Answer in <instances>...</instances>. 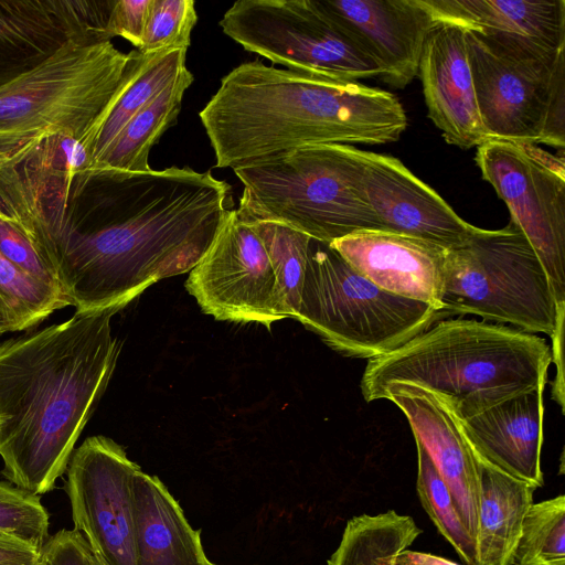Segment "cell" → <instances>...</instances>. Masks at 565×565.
<instances>
[{"mask_svg":"<svg viewBox=\"0 0 565 565\" xmlns=\"http://www.w3.org/2000/svg\"><path fill=\"white\" fill-rule=\"evenodd\" d=\"M211 171L90 169L45 263L78 312L126 307L154 282L189 273L230 213Z\"/></svg>","mask_w":565,"mask_h":565,"instance_id":"cell-1","label":"cell"},{"mask_svg":"<svg viewBox=\"0 0 565 565\" xmlns=\"http://www.w3.org/2000/svg\"><path fill=\"white\" fill-rule=\"evenodd\" d=\"M119 308L0 341V457L8 482L35 495L55 488L114 373Z\"/></svg>","mask_w":565,"mask_h":565,"instance_id":"cell-2","label":"cell"},{"mask_svg":"<svg viewBox=\"0 0 565 565\" xmlns=\"http://www.w3.org/2000/svg\"><path fill=\"white\" fill-rule=\"evenodd\" d=\"M199 117L222 169L311 145L390 143L407 127L387 90L258 60L226 74Z\"/></svg>","mask_w":565,"mask_h":565,"instance_id":"cell-3","label":"cell"},{"mask_svg":"<svg viewBox=\"0 0 565 565\" xmlns=\"http://www.w3.org/2000/svg\"><path fill=\"white\" fill-rule=\"evenodd\" d=\"M551 363V345L536 334L476 319H440L370 359L360 387L372 402L388 385H419L466 418L547 381Z\"/></svg>","mask_w":565,"mask_h":565,"instance_id":"cell-4","label":"cell"},{"mask_svg":"<svg viewBox=\"0 0 565 565\" xmlns=\"http://www.w3.org/2000/svg\"><path fill=\"white\" fill-rule=\"evenodd\" d=\"M361 150L311 145L233 169L243 184L237 214L275 222L332 243L361 231H384L362 189Z\"/></svg>","mask_w":565,"mask_h":565,"instance_id":"cell-5","label":"cell"},{"mask_svg":"<svg viewBox=\"0 0 565 565\" xmlns=\"http://www.w3.org/2000/svg\"><path fill=\"white\" fill-rule=\"evenodd\" d=\"M146 60L111 41H71L0 87V138L62 131L92 157L98 132Z\"/></svg>","mask_w":565,"mask_h":565,"instance_id":"cell-6","label":"cell"},{"mask_svg":"<svg viewBox=\"0 0 565 565\" xmlns=\"http://www.w3.org/2000/svg\"><path fill=\"white\" fill-rule=\"evenodd\" d=\"M446 316L379 288L329 243L311 238L295 319L334 351L358 359L381 356Z\"/></svg>","mask_w":565,"mask_h":565,"instance_id":"cell-7","label":"cell"},{"mask_svg":"<svg viewBox=\"0 0 565 565\" xmlns=\"http://www.w3.org/2000/svg\"><path fill=\"white\" fill-rule=\"evenodd\" d=\"M559 306L539 256L513 221L501 230L481 228L447 249L443 311L551 337Z\"/></svg>","mask_w":565,"mask_h":565,"instance_id":"cell-8","label":"cell"},{"mask_svg":"<svg viewBox=\"0 0 565 565\" xmlns=\"http://www.w3.org/2000/svg\"><path fill=\"white\" fill-rule=\"evenodd\" d=\"M220 26L246 51L290 71L355 82L382 75L373 56L317 0H239Z\"/></svg>","mask_w":565,"mask_h":565,"instance_id":"cell-9","label":"cell"},{"mask_svg":"<svg viewBox=\"0 0 565 565\" xmlns=\"http://www.w3.org/2000/svg\"><path fill=\"white\" fill-rule=\"evenodd\" d=\"M475 160L539 256L557 306L565 305L564 158L536 143L488 138Z\"/></svg>","mask_w":565,"mask_h":565,"instance_id":"cell-10","label":"cell"},{"mask_svg":"<svg viewBox=\"0 0 565 565\" xmlns=\"http://www.w3.org/2000/svg\"><path fill=\"white\" fill-rule=\"evenodd\" d=\"M185 288L201 310L220 321L270 327L289 318L266 247L252 226L231 210Z\"/></svg>","mask_w":565,"mask_h":565,"instance_id":"cell-11","label":"cell"},{"mask_svg":"<svg viewBox=\"0 0 565 565\" xmlns=\"http://www.w3.org/2000/svg\"><path fill=\"white\" fill-rule=\"evenodd\" d=\"M140 470L105 436L86 438L71 456L65 492L74 529L105 565H136L134 481Z\"/></svg>","mask_w":565,"mask_h":565,"instance_id":"cell-12","label":"cell"},{"mask_svg":"<svg viewBox=\"0 0 565 565\" xmlns=\"http://www.w3.org/2000/svg\"><path fill=\"white\" fill-rule=\"evenodd\" d=\"M466 36L488 138L540 143L559 56L554 63L514 61L493 53L475 33L466 31Z\"/></svg>","mask_w":565,"mask_h":565,"instance_id":"cell-13","label":"cell"},{"mask_svg":"<svg viewBox=\"0 0 565 565\" xmlns=\"http://www.w3.org/2000/svg\"><path fill=\"white\" fill-rule=\"evenodd\" d=\"M436 22L475 33L520 62L554 63L565 52V0H426Z\"/></svg>","mask_w":565,"mask_h":565,"instance_id":"cell-14","label":"cell"},{"mask_svg":"<svg viewBox=\"0 0 565 565\" xmlns=\"http://www.w3.org/2000/svg\"><path fill=\"white\" fill-rule=\"evenodd\" d=\"M114 0H0V87L71 41H110Z\"/></svg>","mask_w":565,"mask_h":565,"instance_id":"cell-15","label":"cell"},{"mask_svg":"<svg viewBox=\"0 0 565 565\" xmlns=\"http://www.w3.org/2000/svg\"><path fill=\"white\" fill-rule=\"evenodd\" d=\"M363 194L384 231L445 248L460 245L481 228L462 220L399 159L361 150Z\"/></svg>","mask_w":565,"mask_h":565,"instance_id":"cell-16","label":"cell"},{"mask_svg":"<svg viewBox=\"0 0 565 565\" xmlns=\"http://www.w3.org/2000/svg\"><path fill=\"white\" fill-rule=\"evenodd\" d=\"M394 403L406 416L414 439L426 450L449 489L459 515L475 540L480 497V459L458 415L439 394L415 384H392L379 399Z\"/></svg>","mask_w":565,"mask_h":565,"instance_id":"cell-17","label":"cell"},{"mask_svg":"<svg viewBox=\"0 0 565 565\" xmlns=\"http://www.w3.org/2000/svg\"><path fill=\"white\" fill-rule=\"evenodd\" d=\"M382 68L383 83L403 89L418 74L428 33L438 23L426 0H317Z\"/></svg>","mask_w":565,"mask_h":565,"instance_id":"cell-18","label":"cell"},{"mask_svg":"<svg viewBox=\"0 0 565 565\" xmlns=\"http://www.w3.org/2000/svg\"><path fill=\"white\" fill-rule=\"evenodd\" d=\"M417 75L428 117L447 143L467 150L488 139L477 106L466 30L438 22L426 38Z\"/></svg>","mask_w":565,"mask_h":565,"instance_id":"cell-19","label":"cell"},{"mask_svg":"<svg viewBox=\"0 0 565 565\" xmlns=\"http://www.w3.org/2000/svg\"><path fill=\"white\" fill-rule=\"evenodd\" d=\"M330 245L379 288L443 311L440 299L448 248L387 231H361Z\"/></svg>","mask_w":565,"mask_h":565,"instance_id":"cell-20","label":"cell"},{"mask_svg":"<svg viewBox=\"0 0 565 565\" xmlns=\"http://www.w3.org/2000/svg\"><path fill=\"white\" fill-rule=\"evenodd\" d=\"M546 381L477 414L459 418L482 461L536 488L543 486V392Z\"/></svg>","mask_w":565,"mask_h":565,"instance_id":"cell-21","label":"cell"},{"mask_svg":"<svg viewBox=\"0 0 565 565\" xmlns=\"http://www.w3.org/2000/svg\"><path fill=\"white\" fill-rule=\"evenodd\" d=\"M136 565H215L166 484L140 470L134 481Z\"/></svg>","mask_w":565,"mask_h":565,"instance_id":"cell-22","label":"cell"},{"mask_svg":"<svg viewBox=\"0 0 565 565\" xmlns=\"http://www.w3.org/2000/svg\"><path fill=\"white\" fill-rule=\"evenodd\" d=\"M536 489L480 459L477 565H513L523 519Z\"/></svg>","mask_w":565,"mask_h":565,"instance_id":"cell-23","label":"cell"},{"mask_svg":"<svg viewBox=\"0 0 565 565\" xmlns=\"http://www.w3.org/2000/svg\"><path fill=\"white\" fill-rule=\"evenodd\" d=\"M193 79V74L185 68L127 122L92 169L150 171L149 152L161 136L177 122L183 96Z\"/></svg>","mask_w":565,"mask_h":565,"instance_id":"cell-24","label":"cell"},{"mask_svg":"<svg viewBox=\"0 0 565 565\" xmlns=\"http://www.w3.org/2000/svg\"><path fill=\"white\" fill-rule=\"evenodd\" d=\"M422 534L409 515L394 510L350 519L327 565H395Z\"/></svg>","mask_w":565,"mask_h":565,"instance_id":"cell-25","label":"cell"},{"mask_svg":"<svg viewBox=\"0 0 565 565\" xmlns=\"http://www.w3.org/2000/svg\"><path fill=\"white\" fill-rule=\"evenodd\" d=\"M186 50L146 54V60L104 121L95 143L92 168L127 122L186 68Z\"/></svg>","mask_w":565,"mask_h":565,"instance_id":"cell-26","label":"cell"},{"mask_svg":"<svg viewBox=\"0 0 565 565\" xmlns=\"http://www.w3.org/2000/svg\"><path fill=\"white\" fill-rule=\"evenodd\" d=\"M67 306L61 291L32 278L0 254V315L12 332L29 331Z\"/></svg>","mask_w":565,"mask_h":565,"instance_id":"cell-27","label":"cell"},{"mask_svg":"<svg viewBox=\"0 0 565 565\" xmlns=\"http://www.w3.org/2000/svg\"><path fill=\"white\" fill-rule=\"evenodd\" d=\"M415 444L416 489L423 508L463 564L477 565L476 542L462 522L449 489L423 446L416 440Z\"/></svg>","mask_w":565,"mask_h":565,"instance_id":"cell-28","label":"cell"},{"mask_svg":"<svg viewBox=\"0 0 565 565\" xmlns=\"http://www.w3.org/2000/svg\"><path fill=\"white\" fill-rule=\"evenodd\" d=\"M513 565H565V495L532 503L521 529Z\"/></svg>","mask_w":565,"mask_h":565,"instance_id":"cell-29","label":"cell"},{"mask_svg":"<svg viewBox=\"0 0 565 565\" xmlns=\"http://www.w3.org/2000/svg\"><path fill=\"white\" fill-rule=\"evenodd\" d=\"M248 223L255 228L266 247L289 318H296L300 305L311 237L275 222L257 221Z\"/></svg>","mask_w":565,"mask_h":565,"instance_id":"cell-30","label":"cell"},{"mask_svg":"<svg viewBox=\"0 0 565 565\" xmlns=\"http://www.w3.org/2000/svg\"><path fill=\"white\" fill-rule=\"evenodd\" d=\"M196 22L193 0H150L143 40L138 51L153 54L188 50Z\"/></svg>","mask_w":565,"mask_h":565,"instance_id":"cell-31","label":"cell"},{"mask_svg":"<svg viewBox=\"0 0 565 565\" xmlns=\"http://www.w3.org/2000/svg\"><path fill=\"white\" fill-rule=\"evenodd\" d=\"M50 514L41 497L0 481V533L13 535L40 552L47 542Z\"/></svg>","mask_w":565,"mask_h":565,"instance_id":"cell-32","label":"cell"},{"mask_svg":"<svg viewBox=\"0 0 565 565\" xmlns=\"http://www.w3.org/2000/svg\"><path fill=\"white\" fill-rule=\"evenodd\" d=\"M0 254L32 278L61 291L52 270L32 242L15 224L1 213Z\"/></svg>","mask_w":565,"mask_h":565,"instance_id":"cell-33","label":"cell"},{"mask_svg":"<svg viewBox=\"0 0 565 565\" xmlns=\"http://www.w3.org/2000/svg\"><path fill=\"white\" fill-rule=\"evenodd\" d=\"M150 0H114L106 24L107 38L119 36L140 49Z\"/></svg>","mask_w":565,"mask_h":565,"instance_id":"cell-34","label":"cell"},{"mask_svg":"<svg viewBox=\"0 0 565 565\" xmlns=\"http://www.w3.org/2000/svg\"><path fill=\"white\" fill-rule=\"evenodd\" d=\"M42 559L46 565H96L89 544L75 529H63L50 536Z\"/></svg>","mask_w":565,"mask_h":565,"instance_id":"cell-35","label":"cell"},{"mask_svg":"<svg viewBox=\"0 0 565 565\" xmlns=\"http://www.w3.org/2000/svg\"><path fill=\"white\" fill-rule=\"evenodd\" d=\"M565 52L559 55L555 70L550 102L547 105L545 121L540 138V143L555 148H564L565 145Z\"/></svg>","mask_w":565,"mask_h":565,"instance_id":"cell-36","label":"cell"},{"mask_svg":"<svg viewBox=\"0 0 565 565\" xmlns=\"http://www.w3.org/2000/svg\"><path fill=\"white\" fill-rule=\"evenodd\" d=\"M42 558V552L20 539L0 533V565H34Z\"/></svg>","mask_w":565,"mask_h":565,"instance_id":"cell-37","label":"cell"},{"mask_svg":"<svg viewBox=\"0 0 565 565\" xmlns=\"http://www.w3.org/2000/svg\"><path fill=\"white\" fill-rule=\"evenodd\" d=\"M564 316L565 306L557 308L556 327L551 335L552 362L556 365V376L552 383V397L561 408L564 409V369H563V345H564Z\"/></svg>","mask_w":565,"mask_h":565,"instance_id":"cell-38","label":"cell"},{"mask_svg":"<svg viewBox=\"0 0 565 565\" xmlns=\"http://www.w3.org/2000/svg\"><path fill=\"white\" fill-rule=\"evenodd\" d=\"M395 565H459L447 558L411 550H405L396 557Z\"/></svg>","mask_w":565,"mask_h":565,"instance_id":"cell-39","label":"cell"},{"mask_svg":"<svg viewBox=\"0 0 565 565\" xmlns=\"http://www.w3.org/2000/svg\"><path fill=\"white\" fill-rule=\"evenodd\" d=\"M7 332H12V328L6 320V318L2 315H0V337Z\"/></svg>","mask_w":565,"mask_h":565,"instance_id":"cell-40","label":"cell"},{"mask_svg":"<svg viewBox=\"0 0 565 565\" xmlns=\"http://www.w3.org/2000/svg\"><path fill=\"white\" fill-rule=\"evenodd\" d=\"M94 557H95L96 565H105L95 554H94Z\"/></svg>","mask_w":565,"mask_h":565,"instance_id":"cell-41","label":"cell"},{"mask_svg":"<svg viewBox=\"0 0 565 565\" xmlns=\"http://www.w3.org/2000/svg\"><path fill=\"white\" fill-rule=\"evenodd\" d=\"M34 565H46V564H45V562L41 558V561H40V562H38V563H36V564H34Z\"/></svg>","mask_w":565,"mask_h":565,"instance_id":"cell-42","label":"cell"},{"mask_svg":"<svg viewBox=\"0 0 565 565\" xmlns=\"http://www.w3.org/2000/svg\"><path fill=\"white\" fill-rule=\"evenodd\" d=\"M216 565V564H215Z\"/></svg>","mask_w":565,"mask_h":565,"instance_id":"cell-43","label":"cell"}]
</instances>
